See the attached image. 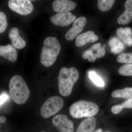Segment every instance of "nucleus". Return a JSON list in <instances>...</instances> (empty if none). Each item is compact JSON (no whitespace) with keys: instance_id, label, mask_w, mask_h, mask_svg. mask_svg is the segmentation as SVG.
Listing matches in <instances>:
<instances>
[{"instance_id":"1","label":"nucleus","mask_w":132,"mask_h":132,"mask_svg":"<svg viewBox=\"0 0 132 132\" xmlns=\"http://www.w3.org/2000/svg\"><path fill=\"white\" fill-rule=\"evenodd\" d=\"M79 76V72L75 68H62L60 70L58 78L60 94L64 97L70 95Z\"/></svg>"},{"instance_id":"2","label":"nucleus","mask_w":132,"mask_h":132,"mask_svg":"<svg viewBox=\"0 0 132 132\" xmlns=\"http://www.w3.org/2000/svg\"><path fill=\"white\" fill-rule=\"evenodd\" d=\"M9 93L15 103L22 105L28 100L30 91L25 80L18 75L13 76L9 83Z\"/></svg>"},{"instance_id":"3","label":"nucleus","mask_w":132,"mask_h":132,"mask_svg":"<svg viewBox=\"0 0 132 132\" xmlns=\"http://www.w3.org/2000/svg\"><path fill=\"white\" fill-rule=\"evenodd\" d=\"M61 50L59 41L55 37H47L43 43L40 62L43 65L50 67L55 62Z\"/></svg>"},{"instance_id":"4","label":"nucleus","mask_w":132,"mask_h":132,"mask_svg":"<svg viewBox=\"0 0 132 132\" xmlns=\"http://www.w3.org/2000/svg\"><path fill=\"white\" fill-rule=\"evenodd\" d=\"M99 110V107L94 102L80 100L71 105L69 113L74 118H89L97 114Z\"/></svg>"},{"instance_id":"5","label":"nucleus","mask_w":132,"mask_h":132,"mask_svg":"<svg viewBox=\"0 0 132 132\" xmlns=\"http://www.w3.org/2000/svg\"><path fill=\"white\" fill-rule=\"evenodd\" d=\"M64 105V101L61 97L56 96L50 97L41 108V115L45 119L50 118L60 111Z\"/></svg>"},{"instance_id":"6","label":"nucleus","mask_w":132,"mask_h":132,"mask_svg":"<svg viewBox=\"0 0 132 132\" xmlns=\"http://www.w3.org/2000/svg\"><path fill=\"white\" fill-rule=\"evenodd\" d=\"M8 5L10 9L21 15H27L34 11V6L29 0H10Z\"/></svg>"},{"instance_id":"7","label":"nucleus","mask_w":132,"mask_h":132,"mask_svg":"<svg viewBox=\"0 0 132 132\" xmlns=\"http://www.w3.org/2000/svg\"><path fill=\"white\" fill-rule=\"evenodd\" d=\"M52 123L59 132H73V123L69 120L66 116L59 114L54 116Z\"/></svg>"},{"instance_id":"8","label":"nucleus","mask_w":132,"mask_h":132,"mask_svg":"<svg viewBox=\"0 0 132 132\" xmlns=\"http://www.w3.org/2000/svg\"><path fill=\"white\" fill-rule=\"evenodd\" d=\"M87 22V19L85 16H81L76 19L73 22V27L69 29L65 35L67 40L71 41L83 30Z\"/></svg>"},{"instance_id":"9","label":"nucleus","mask_w":132,"mask_h":132,"mask_svg":"<svg viewBox=\"0 0 132 132\" xmlns=\"http://www.w3.org/2000/svg\"><path fill=\"white\" fill-rule=\"evenodd\" d=\"M105 54V50L101 47L100 43H97L92 45L88 50L82 53V57L84 59H88L90 62H94L97 58H101Z\"/></svg>"},{"instance_id":"10","label":"nucleus","mask_w":132,"mask_h":132,"mask_svg":"<svg viewBox=\"0 0 132 132\" xmlns=\"http://www.w3.org/2000/svg\"><path fill=\"white\" fill-rule=\"evenodd\" d=\"M76 19V16L70 12L59 13L50 18L52 23L56 26L65 27L68 26Z\"/></svg>"},{"instance_id":"11","label":"nucleus","mask_w":132,"mask_h":132,"mask_svg":"<svg viewBox=\"0 0 132 132\" xmlns=\"http://www.w3.org/2000/svg\"><path fill=\"white\" fill-rule=\"evenodd\" d=\"M77 6L75 2L69 0H56L53 3L52 7L54 12L58 13L69 12Z\"/></svg>"},{"instance_id":"12","label":"nucleus","mask_w":132,"mask_h":132,"mask_svg":"<svg viewBox=\"0 0 132 132\" xmlns=\"http://www.w3.org/2000/svg\"><path fill=\"white\" fill-rule=\"evenodd\" d=\"M9 36L12 46L16 49H22L26 46V41L20 36L19 29L13 27L10 30Z\"/></svg>"},{"instance_id":"13","label":"nucleus","mask_w":132,"mask_h":132,"mask_svg":"<svg viewBox=\"0 0 132 132\" xmlns=\"http://www.w3.org/2000/svg\"><path fill=\"white\" fill-rule=\"evenodd\" d=\"M98 37L92 31H88L82 33L77 36L75 41L76 46L80 47L88 43H93L97 41Z\"/></svg>"},{"instance_id":"14","label":"nucleus","mask_w":132,"mask_h":132,"mask_svg":"<svg viewBox=\"0 0 132 132\" xmlns=\"http://www.w3.org/2000/svg\"><path fill=\"white\" fill-rule=\"evenodd\" d=\"M0 55L12 62L16 61L18 57L16 49L11 45L0 46Z\"/></svg>"},{"instance_id":"15","label":"nucleus","mask_w":132,"mask_h":132,"mask_svg":"<svg viewBox=\"0 0 132 132\" xmlns=\"http://www.w3.org/2000/svg\"><path fill=\"white\" fill-rule=\"evenodd\" d=\"M125 10L118 19V24L126 25L132 20V0H127L125 3Z\"/></svg>"},{"instance_id":"16","label":"nucleus","mask_w":132,"mask_h":132,"mask_svg":"<svg viewBox=\"0 0 132 132\" xmlns=\"http://www.w3.org/2000/svg\"><path fill=\"white\" fill-rule=\"evenodd\" d=\"M96 125V119L92 117L85 119L80 123L76 132H94Z\"/></svg>"},{"instance_id":"17","label":"nucleus","mask_w":132,"mask_h":132,"mask_svg":"<svg viewBox=\"0 0 132 132\" xmlns=\"http://www.w3.org/2000/svg\"><path fill=\"white\" fill-rule=\"evenodd\" d=\"M116 32L125 45L130 47L132 46V31L130 28H119L117 29Z\"/></svg>"},{"instance_id":"18","label":"nucleus","mask_w":132,"mask_h":132,"mask_svg":"<svg viewBox=\"0 0 132 132\" xmlns=\"http://www.w3.org/2000/svg\"><path fill=\"white\" fill-rule=\"evenodd\" d=\"M109 45L111 52L114 54L121 53L125 48V45L118 38L114 37L111 38L109 42Z\"/></svg>"},{"instance_id":"19","label":"nucleus","mask_w":132,"mask_h":132,"mask_svg":"<svg viewBox=\"0 0 132 132\" xmlns=\"http://www.w3.org/2000/svg\"><path fill=\"white\" fill-rule=\"evenodd\" d=\"M111 95L113 98H122L130 99L132 98V87H126L123 89L114 90Z\"/></svg>"},{"instance_id":"20","label":"nucleus","mask_w":132,"mask_h":132,"mask_svg":"<svg viewBox=\"0 0 132 132\" xmlns=\"http://www.w3.org/2000/svg\"><path fill=\"white\" fill-rule=\"evenodd\" d=\"M124 108L132 109V98L127 99L122 104L113 106L111 108V111L114 114H118Z\"/></svg>"},{"instance_id":"21","label":"nucleus","mask_w":132,"mask_h":132,"mask_svg":"<svg viewBox=\"0 0 132 132\" xmlns=\"http://www.w3.org/2000/svg\"><path fill=\"white\" fill-rule=\"evenodd\" d=\"M115 2L113 0H99L97 5L101 11L106 12L112 8Z\"/></svg>"},{"instance_id":"22","label":"nucleus","mask_w":132,"mask_h":132,"mask_svg":"<svg viewBox=\"0 0 132 132\" xmlns=\"http://www.w3.org/2000/svg\"><path fill=\"white\" fill-rule=\"evenodd\" d=\"M90 79L97 86L103 87L105 86L104 82L101 78L98 76L96 73L93 71H90L88 73Z\"/></svg>"},{"instance_id":"23","label":"nucleus","mask_w":132,"mask_h":132,"mask_svg":"<svg viewBox=\"0 0 132 132\" xmlns=\"http://www.w3.org/2000/svg\"><path fill=\"white\" fill-rule=\"evenodd\" d=\"M117 60L120 63L132 64V53H124L121 54L118 56Z\"/></svg>"},{"instance_id":"24","label":"nucleus","mask_w":132,"mask_h":132,"mask_svg":"<svg viewBox=\"0 0 132 132\" xmlns=\"http://www.w3.org/2000/svg\"><path fill=\"white\" fill-rule=\"evenodd\" d=\"M118 72L122 76H132V64H126L121 66L118 70Z\"/></svg>"},{"instance_id":"25","label":"nucleus","mask_w":132,"mask_h":132,"mask_svg":"<svg viewBox=\"0 0 132 132\" xmlns=\"http://www.w3.org/2000/svg\"><path fill=\"white\" fill-rule=\"evenodd\" d=\"M6 16L5 13L0 12V33L3 32L7 27Z\"/></svg>"},{"instance_id":"26","label":"nucleus","mask_w":132,"mask_h":132,"mask_svg":"<svg viewBox=\"0 0 132 132\" xmlns=\"http://www.w3.org/2000/svg\"><path fill=\"white\" fill-rule=\"evenodd\" d=\"M6 121V118L4 116H1L0 117V122L1 123H4Z\"/></svg>"},{"instance_id":"27","label":"nucleus","mask_w":132,"mask_h":132,"mask_svg":"<svg viewBox=\"0 0 132 132\" xmlns=\"http://www.w3.org/2000/svg\"><path fill=\"white\" fill-rule=\"evenodd\" d=\"M94 132H111L109 131H107L106 132H103L102 131V130L101 128H100V129H97V130H96V131H95Z\"/></svg>"},{"instance_id":"28","label":"nucleus","mask_w":132,"mask_h":132,"mask_svg":"<svg viewBox=\"0 0 132 132\" xmlns=\"http://www.w3.org/2000/svg\"><path fill=\"white\" fill-rule=\"evenodd\" d=\"M45 132V131H42V132Z\"/></svg>"}]
</instances>
